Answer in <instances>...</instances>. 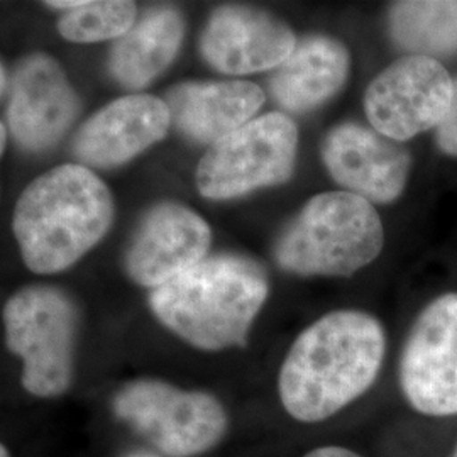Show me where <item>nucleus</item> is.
<instances>
[{"label": "nucleus", "instance_id": "17", "mask_svg": "<svg viewBox=\"0 0 457 457\" xmlns=\"http://www.w3.org/2000/svg\"><path fill=\"white\" fill-rule=\"evenodd\" d=\"M183 31L185 22L177 9H149L115 41L109 54L111 75L126 88L146 87L175 60Z\"/></svg>", "mask_w": 457, "mask_h": 457}, {"label": "nucleus", "instance_id": "7", "mask_svg": "<svg viewBox=\"0 0 457 457\" xmlns=\"http://www.w3.org/2000/svg\"><path fill=\"white\" fill-rule=\"evenodd\" d=\"M298 131L287 115L253 119L215 143L196 168L198 192L211 200L243 196L294 175Z\"/></svg>", "mask_w": 457, "mask_h": 457}, {"label": "nucleus", "instance_id": "22", "mask_svg": "<svg viewBox=\"0 0 457 457\" xmlns=\"http://www.w3.org/2000/svg\"><path fill=\"white\" fill-rule=\"evenodd\" d=\"M7 85H9V77H7L5 66H2V94L7 92Z\"/></svg>", "mask_w": 457, "mask_h": 457}, {"label": "nucleus", "instance_id": "6", "mask_svg": "<svg viewBox=\"0 0 457 457\" xmlns=\"http://www.w3.org/2000/svg\"><path fill=\"white\" fill-rule=\"evenodd\" d=\"M115 417L168 457H196L226 437L228 410L219 398L162 379L126 383L111 402Z\"/></svg>", "mask_w": 457, "mask_h": 457}, {"label": "nucleus", "instance_id": "3", "mask_svg": "<svg viewBox=\"0 0 457 457\" xmlns=\"http://www.w3.org/2000/svg\"><path fill=\"white\" fill-rule=\"evenodd\" d=\"M268 296L266 275L241 256H213L154 288V317L202 351L243 347Z\"/></svg>", "mask_w": 457, "mask_h": 457}, {"label": "nucleus", "instance_id": "5", "mask_svg": "<svg viewBox=\"0 0 457 457\" xmlns=\"http://www.w3.org/2000/svg\"><path fill=\"white\" fill-rule=\"evenodd\" d=\"M5 343L22 360V388L37 398L65 395L73 383L79 312L53 287H29L4 305Z\"/></svg>", "mask_w": 457, "mask_h": 457}, {"label": "nucleus", "instance_id": "1", "mask_svg": "<svg viewBox=\"0 0 457 457\" xmlns=\"http://www.w3.org/2000/svg\"><path fill=\"white\" fill-rule=\"evenodd\" d=\"M386 353L385 328L361 311L327 313L292 344L278 375L285 411L302 424L337 415L368 392Z\"/></svg>", "mask_w": 457, "mask_h": 457}, {"label": "nucleus", "instance_id": "4", "mask_svg": "<svg viewBox=\"0 0 457 457\" xmlns=\"http://www.w3.org/2000/svg\"><path fill=\"white\" fill-rule=\"evenodd\" d=\"M385 228L371 202L351 192L311 198L278 239L275 258L300 277H351L375 262Z\"/></svg>", "mask_w": 457, "mask_h": 457}, {"label": "nucleus", "instance_id": "11", "mask_svg": "<svg viewBox=\"0 0 457 457\" xmlns=\"http://www.w3.org/2000/svg\"><path fill=\"white\" fill-rule=\"evenodd\" d=\"M211 241V228L198 213L180 204L164 202L153 207L136 230L126 270L137 285L160 288L204 262Z\"/></svg>", "mask_w": 457, "mask_h": 457}, {"label": "nucleus", "instance_id": "23", "mask_svg": "<svg viewBox=\"0 0 457 457\" xmlns=\"http://www.w3.org/2000/svg\"><path fill=\"white\" fill-rule=\"evenodd\" d=\"M5 132H7V129H5V126L2 124V126H0V134H2V139H0V146H2V149L5 147Z\"/></svg>", "mask_w": 457, "mask_h": 457}, {"label": "nucleus", "instance_id": "16", "mask_svg": "<svg viewBox=\"0 0 457 457\" xmlns=\"http://www.w3.org/2000/svg\"><path fill=\"white\" fill-rule=\"evenodd\" d=\"M349 66L351 56L341 41L324 34L307 36L271 75V96L290 112H309L343 88Z\"/></svg>", "mask_w": 457, "mask_h": 457}, {"label": "nucleus", "instance_id": "24", "mask_svg": "<svg viewBox=\"0 0 457 457\" xmlns=\"http://www.w3.org/2000/svg\"><path fill=\"white\" fill-rule=\"evenodd\" d=\"M0 457H11V454H9V451H7V447H5V445H0Z\"/></svg>", "mask_w": 457, "mask_h": 457}, {"label": "nucleus", "instance_id": "9", "mask_svg": "<svg viewBox=\"0 0 457 457\" xmlns=\"http://www.w3.org/2000/svg\"><path fill=\"white\" fill-rule=\"evenodd\" d=\"M400 388L425 417L457 415V294H444L419 313L398 366Z\"/></svg>", "mask_w": 457, "mask_h": 457}, {"label": "nucleus", "instance_id": "13", "mask_svg": "<svg viewBox=\"0 0 457 457\" xmlns=\"http://www.w3.org/2000/svg\"><path fill=\"white\" fill-rule=\"evenodd\" d=\"M296 46L292 29L277 17L245 5L213 11L200 51L220 73L247 75L281 65Z\"/></svg>", "mask_w": 457, "mask_h": 457}, {"label": "nucleus", "instance_id": "14", "mask_svg": "<svg viewBox=\"0 0 457 457\" xmlns=\"http://www.w3.org/2000/svg\"><path fill=\"white\" fill-rule=\"evenodd\" d=\"M170 122L171 114L162 98L146 94L117 98L83 124L73 153L87 166L112 168L162 141Z\"/></svg>", "mask_w": 457, "mask_h": 457}, {"label": "nucleus", "instance_id": "15", "mask_svg": "<svg viewBox=\"0 0 457 457\" xmlns=\"http://www.w3.org/2000/svg\"><path fill=\"white\" fill-rule=\"evenodd\" d=\"M171 120L196 143H219L241 129L262 109L264 94L256 83L188 82L166 94Z\"/></svg>", "mask_w": 457, "mask_h": 457}, {"label": "nucleus", "instance_id": "21", "mask_svg": "<svg viewBox=\"0 0 457 457\" xmlns=\"http://www.w3.org/2000/svg\"><path fill=\"white\" fill-rule=\"evenodd\" d=\"M303 457H362L347 449V447H341V445H322V447H317L311 453H307Z\"/></svg>", "mask_w": 457, "mask_h": 457}, {"label": "nucleus", "instance_id": "19", "mask_svg": "<svg viewBox=\"0 0 457 457\" xmlns=\"http://www.w3.org/2000/svg\"><path fill=\"white\" fill-rule=\"evenodd\" d=\"M49 7L65 11L58 19V31L71 43H96L128 33L136 22L134 2H48Z\"/></svg>", "mask_w": 457, "mask_h": 457}, {"label": "nucleus", "instance_id": "25", "mask_svg": "<svg viewBox=\"0 0 457 457\" xmlns=\"http://www.w3.org/2000/svg\"><path fill=\"white\" fill-rule=\"evenodd\" d=\"M453 457H457V447H456V451H454V454H453Z\"/></svg>", "mask_w": 457, "mask_h": 457}, {"label": "nucleus", "instance_id": "12", "mask_svg": "<svg viewBox=\"0 0 457 457\" xmlns=\"http://www.w3.org/2000/svg\"><path fill=\"white\" fill-rule=\"evenodd\" d=\"M11 88L7 122L19 146L28 151L53 146L80 111L63 68L45 53L29 54L17 65Z\"/></svg>", "mask_w": 457, "mask_h": 457}, {"label": "nucleus", "instance_id": "2", "mask_svg": "<svg viewBox=\"0 0 457 457\" xmlns=\"http://www.w3.org/2000/svg\"><path fill=\"white\" fill-rule=\"evenodd\" d=\"M114 220L107 185L82 164H62L21 194L14 234L26 266L39 275L63 271L105 236Z\"/></svg>", "mask_w": 457, "mask_h": 457}, {"label": "nucleus", "instance_id": "10", "mask_svg": "<svg viewBox=\"0 0 457 457\" xmlns=\"http://www.w3.org/2000/svg\"><path fill=\"white\" fill-rule=\"evenodd\" d=\"M330 177L345 192L368 202L390 204L402 196L411 170L407 147L358 122H343L327 132L320 146Z\"/></svg>", "mask_w": 457, "mask_h": 457}, {"label": "nucleus", "instance_id": "8", "mask_svg": "<svg viewBox=\"0 0 457 457\" xmlns=\"http://www.w3.org/2000/svg\"><path fill=\"white\" fill-rule=\"evenodd\" d=\"M453 94L454 80L439 60L405 54L370 83L364 112L373 129L405 143L441 126Z\"/></svg>", "mask_w": 457, "mask_h": 457}, {"label": "nucleus", "instance_id": "18", "mask_svg": "<svg viewBox=\"0 0 457 457\" xmlns=\"http://www.w3.org/2000/svg\"><path fill=\"white\" fill-rule=\"evenodd\" d=\"M388 29L405 54L434 60L456 56L457 0L395 2Z\"/></svg>", "mask_w": 457, "mask_h": 457}, {"label": "nucleus", "instance_id": "20", "mask_svg": "<svg viewBox=\"0 0 457 457\" xmlns=\"http://www.w3.org/2000/svg\"><path fill=\"white\" fill-rule=\"evenodd\" d=\"M436 143L445 156L457 158V79L454 80V94L449 112L436 129Z\"/></svg>", "mask_w": 457, "mask_h": 457}]
</instances>
